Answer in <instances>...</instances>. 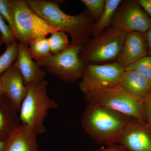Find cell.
I'll list each match as a JSON object with an SVG mask.
<instances>
[{"instance_id": "6da1fadb", "label": "cell", "mask_w": 151, "mask_h": 151, "mask_svg": "<svg viewBox=\"0 0 151 151\" xmlns=\"http://www.w3.org/2000/svg\"><path fill=\"white\" fill-rule=\"evenodd\" d=\"M25 1L29 8L47 23L70 36V46H83L90 39L95 24L87 10L75 15H70L60 8L63 1Z\"/></svg>"}, {"instance_id": "7a4b0ae2", "label": "cell", "mask_w": 151, "mask_h": 151, "mask_svg": "<svg viewBox=\"0 0 151 151\" xmlns=\"http://www.w3.org/2000/svg\"><path fill=\"white\" fill-rule=\"evenodd\" d=\"M124 114L101 105L88 103L82 114V128L98 144L108 146L119 143L132 120Z\"/></svg>"}, {"instance_id": "3957f363", "label": "cell", "mask_w": 151, "mask_h": 151, "mask_svg": "<svg viewBox=\"0 0 151 151\" xmlns=\"http://www.w3.org/2000/svg\"><path fill=\"white\" fill-rule=\"evenodd\" d=\"M48 82L45 80L27 85L28 92L20 108L19 119L21 123L29 127L37 134L45 131L44 121L50 109L58 108L57 103L47 94Z\"/></svg>"}, {"instance_id": "277c9868", "label": "cell", "mask_w": 151, "mask_h": 151, "mask_svg": "<svg viewBox=\"0 0 151 151\" xmlns=\"http://www.w3.org/2000/svg\"><path fill=\"white\" fill-rule=\"evenodd\" d=\"M11 10L12 31L19 43L29 46L32 41L58 31L35 13L25 0H11Z\"/></svg>"}, {"instance_id": "5b68a950", "label": "cell", "mask_w": 151, "mask_h": 151, "mask_svg": "<svg viewBox=\"0 0 151 151\" xmlns=\"http://www.w3.org/2000/svg\"><path fill=\"white\" fill-rule=\"evenodd\" d=\"M127 34L112 27L108 28L82 46L80 58L86 65H98L116 60L122 51Z\"/></svg>"}, {"instance_id": "8992f818", "label": "cell", "mask_w": 151, "mask_h": 151, "mask_svg": "<svg viewBox=\"0 0 151 151\" xmlns=\"http://www.w3.org/2000/svg\"><path fill=\"white\" fill-rule=\"evenodd\" d=\"M88 103L101 105L145 124L144 111L145 99L128 94L119 85L84 94Z\"/></svg>"}, {"instance_id": "52a82bcc", "label": "cell", "mask_w": 151, "mask_h": 151, "mask_svg": "<svg viewBox=\"0 0 151 151\" xmlns=\"http://www.w3.org/2000/svg\"><path fill=\"white\" fill-rule=\"evenodd\" d=\"M82 46H71L64 51L52 54L45 59L35 61L37 65L44 68L62 81L67 83H74L82 78L86 64L80 57Z\"/></svg>"}, {"instance_id": "ba28073f", "label": "cell", "mask_w": 151, "mask_h": 151, "mask_svg": "<svg viewBox=\"0 0 151 151\" xmlns=\"http://www.w3.org/2000/svg\"><path fill=\"white\" fill-rule=\"evenodd\" d=\"M124 68L116 61L103 64L86 65L81 81L78 84L84 94L119 85Z\"/></svg>"}, {"instance_id": "9c48e42d", "label": "cell", "mask_w": 151, "mask_h": 151, "mask_svg": "<svg viewBox=\"0 0 151 151\" xmlns=\"http://www.w3.org/2000/svg\"><path fill=\"white\" fill-rule=\"evenodd\" d=\"M111 25L127 33H145L151 28V19L137 1H127L116 10Z\"/></svg>"}, {"instance_id": "30bf717a", "label": "cell", "mask_w": 151, "mask_h": 151, "mask_svg": "<svg viewBox=\"0 0 151 151\" xmlns=\"http://www.w3.org/2000/svg\"><path fill=\"white\" fill-rule=\"evenodd\" d=\"M118 145L125 151H151V130L145 124L132 119L122 133Z\"/></svg>"}, {"instance_id": "8fae6325", "label": "cell", "mask_w": 151, "mask_h": 151, "mask_svg": "<svg viewBox=\"0 0 151 151\" xmlns=\"http://www.w3.org/2000/svg\"><path fill=\"white\" fill-rule=\"evenodd\" d=\"M3 92L17 111L27 94L28 87L21 73L14 65L0 76Z\"/></svg>"}, {"instance_id": "7c38bea8", "label": "cell", "mask_w": 151, "mask_h": 151, "mask_svg": "<svg viewBox=\"0 0 151 151\" xmlns=\"http://www.w3.org/2000/svg\"><path fill=\"white\" fill-rule=\"evenodd\" d=\"M147 55L145 33L129 32L127 33L122 51L115 61L125 68Z\"/></svg>"}, {"instance_id": "4fadbf2b", "label": "cell", "mask_w": 151, "mask_h": 151, "mask_svg": "<svg viewBox=\"0 0 151 151\" xmlns=\"http://www.w3.org/2000/svg\"><path fill=\"white\" fill-rule=\"evenodd\" d=\"M14 65L21 73L26 86L45 80L46 72L34 61L27 45L19 43L18 56Z\"/></svg>"}, {"instance_id": "5bb4252c", "label": "cell", "mask_w": 151, "mask_h": 151, "mask_svg": "<svg viewBox=\"0 0 151 151\" xmlns=\"http://www.w3.org/2000/svg\"><path fill=\"white\" fill-rule=\"evenodd\" d=\"M36 134L20 123L6 140L4 151H38Z\"/></svg>"}, {"instance_id": "9a60e30c", "label": "cell", "mask_w": 151, "mask_h": 151, "mask_svg": "<svg viewBox=\"0 0 151 151\" xmlns=\"http://www.w3.org/2000/svg\"><path fill=\"white\" fill-rule=\"evenodd\" d=\"M119 86L128 94L140 99H145L151 92V82L134 70H124Z\"/></svg>"}, {"instance_id": "2e32d148", "label": "cell", "mask_w": 151, "mask_h": 151, "mask_svg": "<svg viewBox=\"0 0 151 151\" xmlns=\"http://www.w3.org/2000/svg\"><path fill=\"white\" fill-rule=\"evenodd\" d=\"M17 111L5 94H0V141H6L20 124Z\"/></svg>"}, {"instance_id": "e0dca14e", "label": "cell", "mask_w": 151, "mask_h": 151, "mask_svg": "<svg viewBox=\"0 0 151 151\" xmlns=\"http://www.w3.org/2000/svg\"><path fill=\"white\" fill-rule=\"evenodd\" d=\"M122 1V0L105 1V8L103 13L92 29V37L97 35L109 27L115 12Z\"/></svg>"}, {"instance_id": "ac0fdd59", "label": "cell", "mask_w": 151, "mask_h": 151, "mask_svg": "<svg viewBox=\"0 0 151 151\" xmlns=\"http://www.w3.org/2000/svg\"><path fill=\"white\" fill-rule=\"evenodd\" d=\"M29 51L31 56L35 61L42 60L52 55L48 38L35 40L29 45Z\"/></svg>"}, {"instance_id": "d6986e66", "label": "cell", "mask_w": 151, "mask_h": 151, "mask_svg": "<svg viewBox=\"0 0 151 151\" xmlns=\"http://www.w3.org/2000/svg\"><path fill=\"white\" fill-rule=\"evenodd\" d=\"M6 47L5 51L0 55V76L13 65L18 56L19 43L17 40Z\"/></svg>"}, {"instance_id": "ffe728a7", "label": "cell", "mask_w": 151, "mask_h": 151, "mask_svg": "<svg viewBox=\"0 0 151 151\" xmlns=\"http://www.w3.org/2000/svg\"><path fill=\"white\" fill-rule=\"evenodd\" d=\"M48 39L52 54L64 51L69 47L68 35L65 32L59 31L54 32L52 33Z\"/></svg>"}, {"instance_id": "44dd1931", "label": "cell", "mask_w": 151, "mask_h": 151, "mask_svg": "<svg viewBox=\"0 0 151 151\" xmlns=\"http://www.w3.org/2000/svg\"><path fill=\"white\" fill-rule=\"evenodd\" d=\"M125 70H134L151 82V56L147 55L125 68Z\"/></svg>"}, {"instance_id": "7402d4cb", "label": "cell", "mask_w": 151, "mask_h": 151, "mask_svg": "<svg viewBox=\"0 0 151 151\" xmlns=\"http://www.w3.org/2000/svg\"><path fill=\"white\" fill-rule=\"evenodd\" d=\"M81 2L86 6V10L93 20L100 19L105 6L104 0H81Z\"/></svg>"}, {"instance_id": "603a6c76", "label": "cell", "mask_w": 151, "mask_h": 151, "mask_svg": "<svg viewBox=\"0 0 151 151\" xmlns=\"http://www.w3.org/2000/svg\"><path fill=\"white\" fill-rule=\"evenodd\" d=\"M4 19L0 14V34L5 42L6 47L9 46L16 40L12 31L5 22Z\"/></svg>"}, {"instance_id": "cb8c5ba5", "label": "cell", "mask_w": 151, "mask_h": 151, "mask_svg": "<svg viewBox=\"0 0 151 151\" xmlns=\"http://www.w3.org/2000/svg\"><path fill=\"white\" fill-rule=\"evenodd\" d=\"M0 14L7 22L11 30L12 29L11 0H0Z\"/></svg>"}, {"instance_id": "d4e9b609", "label": "cell", "mask_w": 151, "mask_h": 151, "mask_svg": "<svg viewBox=\"0 0 151 151\" xmlns=\"http://www.w3.org/2000/svg\"><path fill=\"white\" fill-rule=\"evenodd\" d=\"M144 111L146 125L151 130V92L144 100Z\"/></svg>"}, {"instance_id": "484cf974", "label": "cell", "mask_w": 151, "mask_h": 151, "mask_svg": "<svg viewBox=\"0 0 151 151\" xmlns=\"http://www.w3.org/2000/svg\"><path fill=\"white\" fill-rule=\"evenodd\" d=\"M138 4L151 17V0H137Z\"/></svg>"}, {"instance_id": "4316f807", "label": "cell", "mask_w": 151, "mask_h": 151, "mask_svg": "<svg viewBox=\"0 0 151 151\" xmlns=\"http://www.w3.org/2000/svg\"><path fill=\"white\" fill-rule=\"evenodd\" d=\"M95 151H125L123 147L119 145H114L103 147Z\"/></svg>"}, {"instance_id": "83f0119b", "label": "cell", "mask_w": 151, "mask_h": 151, "mask_svg": "<svg viewBox=\"0 0 151 151\" xmlns=\"http://www.w3.org/2000/svg\"><path fill=\"white\" fill-rule=\"evenodd\" d=\"M148 55L151 56V28L145 33Z\"/></svg>"}, {"instance_id": "f1b7e54d", "label": "cell", "mask_w": 151, "mask_h": 151, "mask_svg": "<svg viewBox=\"0 0 151 151\" xmlns=\"http://www.w3.org/2000/svg\"><path fill=\"white\" fill-rule=\"evenodd\" d=\"M6 146V141H0V151H4Z\"/></svg>"}, {"instance_id": "f546056e", "label": "cell", "mask_w": 151, "mask_h": 151, "mask_svg": "<svg viewBox=\"0 0 151 151\" xmlns=\"http://www.w3.org/2000/svg\"><path fill=\"white\" fill-rule=\"evenodd\" d=\"M4 44V41L1 35V34H0V46H1L3 45Z\"/></svg>"}, {"instance_id": "4dcf8cb0", "label": "cell", "mask_w": 151, "mask_h": 151, "mask_svg": "<svg viewBox=\"0 0 151 151\" xmlns=\"http://www.w3.org/2000/svg\"><path fill=\"white\" fill-rule=\"evenodd\" d=\"M3 93H4V92H3L2 86L1 83V80H0V94Z\"/></svg>"}]
</instances>
